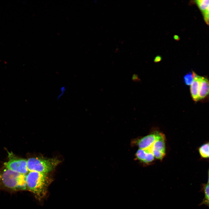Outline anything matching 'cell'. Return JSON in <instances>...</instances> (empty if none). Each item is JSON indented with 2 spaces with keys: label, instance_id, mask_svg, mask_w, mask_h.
I'll use <instances>...</instances> for the list:
<instances>
[{
  "label": "cell",
  "instance_id": "obj_1",
  "mask_svg": "<svg viewBox=\"0 0 209 209\" xmlns=\"http://www.w3.org/2000/svg\"><path fill=\"white\" fill-rule=\"evenodd\" d=\"M25 175L6 168L0 172V187L11 190L26 188Z\"/></svg>",
  "mask_w": 209,
  "mask_h": 209
},
{
  "label": "cell",
  "instance_id": "obj_2",
  "mask_svg": "<svg viewBox=\"0 0 209 209\" xmlns=\"http://www.w3.org/2000/svg\"><path fill=\"white\" fill-rule=\"evenodd\" d=\"M26 188L37 197L43 196L48 184L46 173L30 172L25 175Z\"/></svg>",
  "mask_w": 209,
  "mask_h": 209
},
{
  "label": "cell",
  "instance_id": "obj_3",
  "mask_svg": "<svg viewBox=\"0 0 209 209\" xmlns=\"http://www.w3.org/2000/svg\"><path fill=\"white\" fill-rule=\"evenodd\" d=\"M60 162L56 158H33L27 160V166L30 172L47 173L52 171Z\"/></svg>",
  "mask_w": 209,
  "mask_h": 209
},
{
  "label": "cell",
  "instance_id": "obj_4",
  "mask_svg": "<svg viewBox=\"0 0 209 209\" xmlns=\"http://www.w3.org/2000/svg\"><path fill=\"white\" fill-rule=\"evenodd\" d=\"M164 135L161 133L155 131L143 137L133 139L131 145L133 146H137L139 149H149L157 139Z\"/></svg>",
  "mask_w": 209,
  "mask_h": 209
},
{
  "label": "cell",
  "instance_id": "obj_5",
  "mask_svg": "<svg viewBox=\"0 0 209 209\" xmlns=\"http://www.w3.org/2000/svg\"><path fill=\"white\" fill-rule=\"evenodd\" d=\"M8 156V161L4 163L6 168L25 175L28 172L26 160L17 158L11 152Z\"/></svg>",
  "mask_w": 209,
  "mask_h": 209
},
{
  "label": "cell",
  "instance_id": "obj_6",
  "mask_svg": "<svg viewBox=\"0 0 209 209\" xmlns=\"http://www.w3.org/2000/svg\"><path fill=\"white\" fill-rule=\"evenodd\" d=\"M165 137L164 135L157 139L152 147L149 148L155 158L162 160L165 155Z\"/></svg>",
  "mask_w": 209,
  "mask_h": 209
},
{
  "label": "cell",
  "instance_id": "obj_7",
  "mask_svg": "<svg viewBox=\"0 0 209 209\" xmlns=\"http://www.w3.org/2000/svg\"><path fill=\"white\" fill-rule=\"evenodd\" d=\"M189 4L195 5L197 7L205 23L209 26V0H192Z\"/></svg>",
  "mask_w": 209,
  "mask_h": 209
},
{
  "label": "cell",
  "instance_id": "obj_8",
  "mask_svg": "<svg viewBox=\"0 0 209 209\" xmlns=\"http://www.w3.org/2000/svg\"><path fill=\"white\" fill-rule=\"evenodd\" d=\"M135 156L137 160L146 165L152 163L155 158L149 149H139L135 153Z\"/></svg>",
  "mask_w": 209,
  "mask_h": 209
},
{
  "label": "cell",
  "instance_id": "obj_9",
  "mask_svg": "<svg viewBox=\"0 0 209 209\" xmlns=\"http://www.w3.org/2000/svg\"><path fill=\"white\" fill-rule=\"evenodd\" d=\"M201 77L194 72L193 81L190 85L191 96L193 100L195 102L199 100V94Z\"/></svg>",
  "mask_w": 209,
  "mask_h": 209
},
{
  "label": "cell",
  "instance_id": "obj_10",
  "mask_svg": "<svg viewBox=\"0 0 209 209\" xmlns=\"http://www.w3.org/2000/svg\"><path fill=\"white\" fill-rule=\"evenodd\" d=\"M209 95V80L201 76L199 91V100L204 99Z\"/></svg>",
  "mask_w": 209,
  "mask_h": 209
},
{
  "label": "cell",
  "instance_id": "obj_11",
  "mask_svg": "<svg viewBox=\"0 0 209 209\" xmlns=\"http://www.w3.org/2000/svg\"><path fill=\"white\" fill-rule=\"evenodd\" d=\"M199 152L201 156L203 158H207L209 157V143L204 144L199 148Z\"/></svg>",
  "mask_w": 209,
  "mask_h": 209
},
{
  "label": "cell",
  "instance_id": "obj_12",
  "mask_svg": "<svg viewBox=\"0 0 209 209\" xmlns=\"http://www.w3.org/2000/svg\"><path fill=\"white\" fill-rule=\"evenodd\" d=\"M194 72H189L184 77V81L187 86H190L194 80Z\"/></svg>",
  "mask_w": 209,
  "mask_h": 209
},
{
  "label": "cell",
  "instance_id": "obj_13",
  "mask_svg": "<svg viewBox=\"0 0 209 209\" xmlns=\"http://www.w3.org/2000/svg\"><path fill=\"white\" fill-rule=\"evenodd\" d=\"M203 189L205 195V200L203 202L207 204L209 203V183L204 185Z\"/></svg>",
  "mask_w": 209,
  "mask_h": 209
},
{
  "label": "cell",
  "instance_id": "obj_14",
  "mask_svg": "<svg viewBox=\"0 0 209 209\" xmlns=\"http://www.w3.org/2000/svg\"><path fill=\"white\" fill-rule=\"evenodd\" d=\"M66 91V88L64 86L62 87L60 89V93L57 97V100H60L62 96L64 95Z\"/></svg>",
  "mask_w": 209,
  "mask_h": 209
},
{
  "label": "cell",
  "instance_id": "obj_15",
  "mask_svg": "<svg viewBox=\"0 0 209 209\" xmlns=\"http://www.w3.org/2000/svg\"><path fill=\"white\" fill-rule=\"evenodd\" d=\"M162 60V57L160 55L156 56L154 60V62L155 63H158L160 62Z\"/></svg>",
  "mask_w": 209,
  "mask_h": 209
},
{
  "label": "cell",
  "instance_id": "obj_16",
  "mask_svg": "<svg viewBox=\"0 0 209 209\" xmlns=\"http://www.w3.org/2000/svg\"><path fill=\"white\" fill-rule=\"evenodd\" d=\"M173 38L175 40L177 41H179L180 40V37L179 35H173Z\"/></svg>",
  "mask_w": 209,
  "mask_h": 209
},
{
  "label": "cell",
  "instance_id": "obj_17",
  "mask_svg": "<svg viewBox=\"0 0 209 209\" xmlns=\"http://www.w3.org/2000/svg\"><path fill=\"white\" fill-rule=\"evenodd\" d=\"M138 79V77H137V75H133L132 77V80H136Z\"/></svg>",
  "mask_w": 209,
  "mask_h": 209
},
{
  "label": "cell",
  "instance_id": "obj_18",
  "mask_svg": "<svg viewBox=\"0 0 209 209\" xmlns=\"http://www.w3.org/2000/svg\"><path fill=\"white\" fill-rule=\"evenodd\" d=\"M209 183V170L208 172V183Z\"/></svg>",
  "mask_w": 209,
  "mask_h": 209
},
{
  "label": "cell",
  "instance_id": "obj_19",
  "mask_svg": "<svg viewBox=\"0 0 209 209\" xmlns=\"http://www.w3.org/2000/svg\"></svg>",
  "mask_w": 209,
  "mask_h": 209
},
{
  "label": "cell",
  "instance_id": "obj_20",
  "mask_svg": "<svg viewBox=\"0 0 209 209\" xmlns=\"http://www.w3.org/2000/svg\"><path fill=\"white\" fill-rule=\"evenodd\" d=\"M207 204H209V203H208Z\"/></svg>",
  "mask_w": 209,
  "mask_h": 209
}]
</instances>
